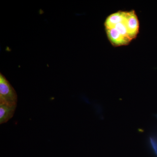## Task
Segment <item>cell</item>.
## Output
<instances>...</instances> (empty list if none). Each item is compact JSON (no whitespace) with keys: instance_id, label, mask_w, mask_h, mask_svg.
<instances>
[{"instance_id":"cell-1","label":"cell","mask_w":157,"mask_h":157,"mask_svg":"<svg viewBox=\"0 0 157 157\" xmlns=\"http://www.w3.org/2000/svg\"><path fill=\"white\" fill-rule=\"evenodd\" d=\"M17 96L14 88L0 73V104H17Z\"/></svg>"},{"instance_id":"cell-2","label":"cell","mask_w":157,"mask_h":157,"mask_svg":"<svg viewBox=\"0 0 157 157\" xmlns=\"http://www.w3.org/2000/svg\"><path fill=\"white\" fill-rule=\"evenodd\" d=\"M17 107V104L11 105L0 104V124L6 123L12 118Z\"/></svg>"}]
</instances>
